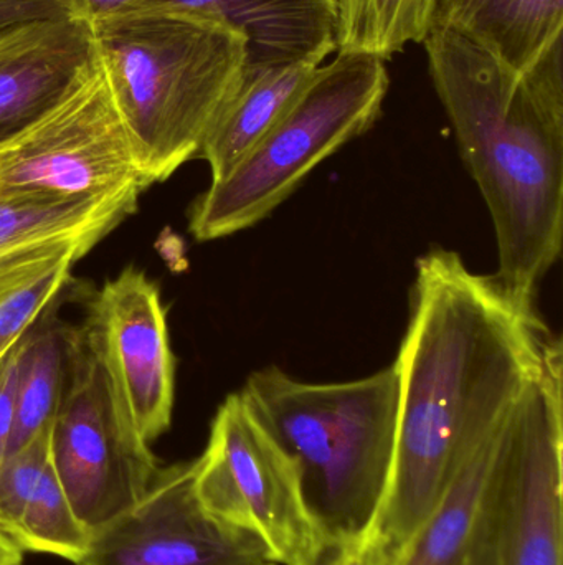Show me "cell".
<instances>
[{
    "label": "cell",
    "instance_id": "obj_8",
    "mask_svg": "<svg viewBox=\"0 0 563 565\" xmlns=\"http://www.w3.org/2000/svg\"><path fill=\"white\" fill-rule=\"evenodd\" d=\"M68 358L72 382L53 418L50 455L76 516L95 533L134 507L161 467L85 335L68 339Z\"/></svg>",
    "mask_w": 563,
    "mask_h": 565
},
{
    "label": "cell",
    "instance_id": "obj_22",
    "mask_svg": "<svg viewBox=\"0 0 563 565\" xmlns=\"http://www.w3.org/2000/svg\"><path fill=\"white\" fill-rule=\"evenodd\" d=\"M50 435L52 425L25 447L7 455L0 465V531L10 540L19 527L30 493L48 465Z\"/></svg>",
    "mask_w": 563,
    "mask_h": 565
},
{
    "label": "cell",
    "instance_id": "obj_10",
    "mask_svg": "<svg viewBox=\"0 0 563 565\" xmlns=\"http://www.w3.org/2000/svg\"><path fill=\"white\" fill-rule=\"evenodd\" d=\"M274 564L263 541L205 510L195 460L161 468L148 493L91 534L76 565Z\"/></svg>",
    "mask_w": 563,
    "mask_h": 565
},
{
    "label": "cell",
    "instance_id": "obj_27",
    "mask_svg": "<svg viewBox=\"0 0 563 565\" xmlns=\"http://www.w3.org/2000/svg\"><path fill=\"white\" fill-rule=\"evenodd\" d=\"M23 551L0 531V565H22Z\"/></svg>",
    "mask_w": 563,
    "mask_h": 565
},
{
    "label": "cell",
    "instance_id": "obj_14",
    "mask_svg": "<svg viewBox=\"0 0 563 565\" xmlns=\"http://www.w3.org/2000/svg\"><path fill=\"white\" fill-rule=\"evenodd\" d=\"M432 29L455 30L521 73L563 40V0H435Z\"/></svg>",
    "mask_w": 563,
    "mask_h": 565
},
{
    "label": "cell",
    "instance_id": "obj_5",
    "mask_svg": "<svg viewBox=\"0 0 563 565\" xmlns=\"http://www.w3.org/2000/svg\"><path fill=\"white\" fill-rule=\"evenodd\" d=\"M386 63L370 53L337 52L317 66L283 118L195 201L191 234L217 241L260 224L324 159L369 131L389 92Z\"/></svg>",
    "mask_w": 563,
    "mask_h": 565
},
{
    "label": "cell",
    "instance_id": "obj_23",
    "mask_svg": "<svg viewBox=\"0 0 563 565\" xmlns=\"http://www.w3.org/2000/svg\"><path fill=\"white\" fill-rule=\"evenodd\" d=\"M400 553L376 531L357 540H324L304 565H397Z\"/></svg>",
    "mask_w": 563,
    "mask_h": 565
},
{
    "label": "cell",
    "instance_id": "obj_6",
    "mask_svg": "<svg viewBox=\"0 0 563 565\" xmlns=\"http://www.w3.org/2000/svg\"><path fill=\"white\" fill-rule=\"evenodd\" d=\"M562 341L506 424L462 565H563Z\"/></svg>",
    "mask_w": 563,
    "mask_h": 565
},
{
    "label": "cell",
    "instance_id": "obj_24",
    "mask_svg": "<svg viewBox=\"0 0 563 565\" xmlns=\"http://www.w3.org/2000/svg\"><path fill=\"white\" fill-rule=\"evenodd\" d=\"M22 341L0 359V465L7 457L15 422L17 382Z\"/></svg>",
    "mask_w": 563,
    "mask_h": 565
},
{
    "label": "cell",
    "instance_id": "obj_1",
    "mask_svg": "<svg viewBox=\"0 0 563 565\" xmlns=\"http://www.w3.org/2000/svg\"><path fill=\"white\" fill-rule=\"evenodd\" d=\"M555 335L535 302L455 252L416 262L410 319L396 365V460L372 531L402 551L439 503L462 458L495 430L539 377Z\"/></svg>",
    "mask_w": 563,
    "mask_h": 565
},
{
    "label": "cell",
    "instance_id": "obj_16",
    "mask_svg": "<svg viewBox=\"0 0 563 565\" xmlns=\"http://www.w3.org/2000/svg\"><path fill=\"white\" fill-rule=\"evenodd\" d=\"M320 63L301 62L245 75L234 102L202 146L198 159L210 166L212 181L225 178L283 118Z\"/></svg>",
    "mask_w": 563,
    "mask_h": 565
},
{
    "label": "cell",
    "instance_id": "obj_29",
    "mask_svg": "<svg viewBox=\"0 0 563 565\" xmlns=\"http://www.w3.org/2000/svg\"><path fill=\"white\" fill-rule=\"evenodd\" d=\"M264 565H277V564L271 563V564H264Z\"/></svg>",
    "mask_w": 563,
    "mask_h": 565
},
{
    "label": "cell",
    "instance_id": "obj_17",
    "mask_svg": "<svg viewBox=\"0 0 563 565\" xmlns=\"http://www.w3.org/2000/svg\"><path fill=\"white\" fill-rule=\"evenodd\" d=\"M509 414L456 465L439 503L403 547L397 565H462L466 540L498 457Z\"/></svg>",
    "mask_w": 563,
    "mask_h": 565
},
{
    "label": "cell",
    "instance_id": "obj_7",
    "mask_svg": "<svg viewBox=\"0 0 563 565\" xmlns=\"http://www.w3.org/2000/svg\"><path fill=\"white\" fill-rule=\"evenodd\" d=\"M195 491L208 513L263 541L274 564L304 565L324 543L293 458L241 392L212 422Z\"/></svg>",
    "mask_w": 563,
    "mask_h": 565
},
{
    "label": "cell",
    "instance_id": "obj_18",
    "mask_svg": "<svg viewBox=\"0 0 563 565\" xmlns=\"http://www.w3.org/2000/svg\"><path fill=\"white\" fill-rule=\"evenodd\" d=\"M68 341L56 329H45L22 339L17 382L15 422L7 455L25 447L53 424L63 394V374Z\"/></svg>",
    "mask_w": 563,
    "mask_h": 565
},
{
    "label": "cell",
    "instance_id": "obj_28",
    "mask_svg": "<svg viewBox=\"0 0 563 565\" xmlns=\"http://www.w3.org/2000/svg\"><path fill=\"white\" fill-rule=\"evenodd\" d=\"M334 3H336L337 12H340V9H343L344 0H333Z\"/></svg>",
    "mask_w": 563,
    "mask_h": 565
},
{
    "label": "cell",
    "instance_id": "obj_25",
    "mask_svg": "<svg viewBox=\"0 0 563 565\" xmlns=\"http://www.w3.org/2000/svg\"><path fill=\"white\" fill-rule=\"evenodd\" d=\"M68 15L63 0H0V29L25 20Z\"/></svg>",
    "mask_w": 563,
    "mask_h": 565
},
{
    "label": "cell",
    "instance_id": "obj_13",
    "mask_svg": "<svg viewBox=\"0 0 563 565\" xmlns=\"http://www.w3.org/2000/svg\"><path fill=\"white\" fill-rule=\"evenodd\" d=\"M215 17L243 33L247 73L314 62L337 52L339 12L333 0H144Z\"/></svg>",
    "mask_w": 563,
    "mask_h": 565
},
{
    "label": "cell",
    "instance_id": "obj_11",
    "mask_svg": "<svg viewBox=\"0 0 563 565\" xmlns=\"http://www.w3.org/2000/svg\"><path fill=\"white\" fill-rule=\"evenodd\" d=\"M139 437L151 444L172 422L175 364L158 286L128 268L106 282L85 332Z\"/></svg>",
    "mask_w": 563,
    "mask_h": 565
},
{
    "label": "cell",
    "instance_id": "obj_19",
    "mask_svg": "<svg viewBox=\"0 0 563 565\" xmlns=\"http://www.w3.org/2000/svg\"><path fill=\"white\" fill-rule=\"evenodd\" d=\"M435 0H344L337 52H362L383 62L410 43H423L432 29Z\"/></svg>",
    "mask_w": 563,
    "mask_h": 565
},
{
    "label": "cell",
    "instance_id": "obj_12",
    "mask_svg": "<svg viewBox=\"0 0 563 565\" xmlns=\"http://www.w3.org/2000/svg\"><path fill=\"white\" fill-rule=\"evenodd\" d=\"M96 62L83 20L46 17L0 29V146L62 105Z\"/></svg>",
    "mask_w": 563,
    "mask_h": 565
},
{
    "label": "cell",
    "instance_id": "obj_2",
    "mask_svg": "<svg viewBox=\"0 0 563 565\" xmlns=\"http://www.w3.org/2000/svg\"><path fill=\"white\" fill-rule=\"evenodd\" d=\"M430 76L498 242V274L535 302L563 241V40L531 68L512 72L452 29L423 40Z\"/></svg>",
    "mask_w": 563,
    "mask_h": 565
},
{
    "label": "cell",
    "instance_id": "obj_4",
    "mask_svg": "<svg viewBox=\"0 0 563 565\" xmlns=\"http://www.w3.org/2000/svg\"><path fill=\"white\" fill-rule=\"evenodd\" d=\"M240 392L293 458L324 540L369 534L389 494L396 460V365L334 384L296 381L268 365Z\"/></svg>",
    "mask_w": 563,
    "mask_h": 565
},
{
    "label": "cell",
    "instance_id": "obj_20",
    "mask_svg": "<svg viewBox=\"0 0 563 565\" xmlns=\"http://www.w3.org/2000/svg\"><path fill=\"white\" fill-rule=\"evenodd\" d=\"M91 531L76 516L68 494L53 467L52 455L12 541L25 553L50 554L78 564L91 543Z\"/></svg>",
    "mask_w": 563,
    "mask_h": 565
},
{
    "label": "cell",
    "instance_id": "obj_9",
    "mask_svg": "<svg viewBox=\"0 0 563 565\" xmlns=\"http://www.w3.org/2000/svg\"><path fill=\"white\" fill-rule=\"evenodd\" d=\"M149 185L99 60L62 105L0 146V192L96 199Z\"/></svg>",
    "mask_w": 563,
    "mask_h": 565
},
{
    "label": "cell",
    "instance_id": "obj_15",
    "mask_svg": "<svg viewBox=\"0 0 563 565\" xmlns=\"http://www.w3.org/2000/svg\"><path fill=\"white\" fill-rule=\"evenodd\" d=\"M138 194L58 199L0 192V257L52 242L98 244L136 211Z\"/></svg>",
    "mask_w": 563,
    "mask_h": 565
},
{
    "label": "cell",
    "instance_id": "obj_21",
    "mask_svg": "<svg viewBox=\"0 0 563 565\" xmlns=\"http://www.w3.org/2000/svg\"><path fill=\"white\" fill-rule=\"evenodd\" d=\"M75 258H63L0 291V359L15 348L40 312L69 280Z\"/></svg>",
    "mask_w": 563,
    "mask_h": 565
},
{
    "label": "cell",
    "instance_id": "obj_26",
    "mask_svg": "<svg viewBox=\"0 0 563 565\" xmlns=\"http://www.w3.org/2000/svg\"><path fill=\"white\" fill-rule=\"evenodd\" d=\"M68 15L83 22L95 23L122 10L141 6L144 0H63Z\"/></svg>",
    "mask_w": 563,
    "mask_h": 565
},
{
    "label": "cell",
    "instance_id": "obj_3",
    "mask_svg": "<svg viewBox=\"0 0 563 565\" xmlns=\"http://www.w3.org/2000/svg\"><path fill=\"white\" fill-rule=\"evenodd\" d=\"M91 25L112 102L149 184L198 159L240 92L243 33L215 17L141 3Z\"/></svg>",
    "mask_w": 563,
    "mask_h": 565
}]
</instances>
